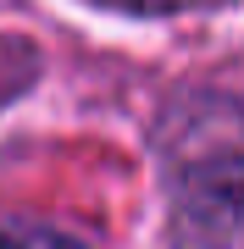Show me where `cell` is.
<instances>
[{"mask_svg": "<svg viewBox=\"0 0 244 249\" xmlns=\"http://www.w3.org/2000/svg\"><path fill=\"white\" fill-rule=\"evenodd\" d=\"M172 249H244V106L194 89L155 127Z\"/></svg>", "mask_w": 244, "mask_h": 249, "instance_id": "6da1fadb", "label": "cell"}, {"mask_svg": "<svg viewBox=\"0 0 244 249\" xmlns=\"http://www.w3.org/2000/svg\"><path fill=\"white\" fill-rule=\"evenodd\" d=\"M0 249H89L56 227H34V222H0Z\"/></svg>", "mask_w": 244, "mask_h": 249, "instance_id": "7a4b0ae2", "label": "cell"}, {"mask_svg": "<svg viewBox=\"0 0 244 249\" xmlns=\"http://www.w3.org/2000/svg\"><path fill=\"white\" fill-rule=\"evenodd\" d=\"M106 6L139 11V17H161V11H189V6H200V0H106Z\"/></svg>", "mask_w": 244, "mask_h": 249, "instance_id": "3957f363", "label": "cell"}]
</instances>
